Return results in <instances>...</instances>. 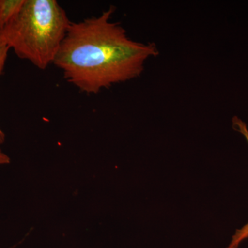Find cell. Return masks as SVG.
I'll use <instances>...</instances> for the list:
<instances>
[{"label": "cell", "mask_w": 248, "mask_h": 248, "mask_svg": "<svg viewBox=\"0 0 248 248\" xmlns=\"http://www.w3.org/2000/svg\"><path fill=\"white\" fill-rule=\"evenodd\" d=\"M10 162H11V159L9 156L1 151V148H0V166L9 164Z\"/></svg>", "instance_id": "cell-6"}, {"label": "cell", "mask_w": 248, "mask_h": 248, "mask_svg": "<svg viewBox=\"0 0 248 248\" xmlns=\"http://www.w3.org/2000/svg\"><path fill=\"white\" fill-rule=\"evenodd\" d=\"M9 50L10 48L7 46L0 42V75H1L3 71H4ZM5 138H6V136H5L4 132L0 128V145L4 143Z\"/></svg>", "instance_id": "cell-5"}, {"label": "cell", "mask_w": 248, "mask_h": 248, "mask_svg": "<svg viewBox=\"0 0 248 248\" xmlns=\"http://www.w3.org/2000/svg\"><path fill=\"white\" fill-rule=\"evenodd\" d=\"M71 21L56 0H25L2 29L0 42L41 70L53 64Z\"/></svg>", "instance_id": "cell-2"}, {"label": "cell", "mask_w": 248, "mask_h": 248, "mask_svg": "<svg viewBox=\"0 0 248 248\" xmlns=\"http://www.w3.org/2000/svg\"><path fill=\"white\" fill-rule=\"evenodd\" d=\"M25 0H0V29L22 9Z\"/></svg>", "instance_id": "cell-4"}, {"label": "cell", "mask_w": 248, "mask_h": 248, "mask_svg": "<svg viewBox=\"0 0 248 248\" xmlns=\"http://www.w3.org/2000/svg\"><path fill=\"white\" fill-rule=\"evenodd\" d=\"M233 126L236 130L240 132L246 139L248 143V130L246 124L239 119L234 118L233 120ZM248 238V223L245 225L241 229L237 230L235 232L231 244L228 248H238L239 245Z\"/></svg>", "instance_id": "cell-3"}, {"label": "cell", "mask_w": 248, "mask_h": 248, "mask_svg": "<svg viewBox=\"0 0 248 248\" xmlns=\"http://www.w3.org/2000/svg\"><path fill=\"white\" fill-rule=\"evenodd\" d=\"M110 6L98 17L71 22L53 64L83 93L97 94L112 85L138 78L148 59L159 54L153 43L131 40L111 21Z\"/></svg>", "instance_id": "cell-1"}]
</instances>
